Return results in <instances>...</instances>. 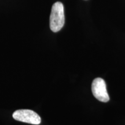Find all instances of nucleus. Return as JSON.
<instances>
[{
  "label": "nucleus",
  "instance_id": "obj_1",
  "mask_svg": "<svg viewBox=\"0 0 125 125\" xmlns=\"http://www.w3.org/2000/svg\"><path fill=\"white\" fill-rule=\"evenodd\" d=\"M65 22L63 4L56 2L53 5L50 16V28L53 32H57L64 26Z\"/></svg>",
  "mask_w": 125,
  "mask_h": 125
},
{
  "label": "nucleus",
  "instance_id": "obj_2",
  "mask_svg": "<svg viewBox=\"0 0 125 125\" xmlns=\"http://www.w3.org/2000/svg\"><path fill=\"white\" fill-rule=\"evenodd\" d=\"M12 116L16 121L30 124L39 125L41 122L38 114L30 109H19L13 112Z\"/></svg>",
  "mask_w": 125,
  "mask_h": 125
},
{
  "label": "nucleus",
  "instance_id": "obj_3",
  "mask_svg": "<svg viewBox=\"0 0 125 125\" xmlns=\"http://www.w3.org/2000/svg\"><path fill=\"white\" fill-rule=\"evenodd\" d=\"M92 90L94 96L98 100L104 103H107L109 100L106 83L104 80L101 78H96L93 81L92 85Z\"/></svg>",
  "mask_w": 125,
  "mask_h": 125
}]
</instances>
